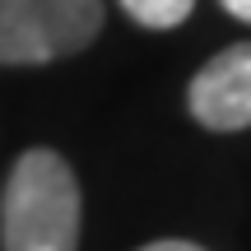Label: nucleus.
I'll use <instances>...</instances> for the list:
<instances>
[{"instance_id":"f257e3e1","label":"nucleus","mask_w":251,"mask_h":251,"mask_svg":"<svg viewBox=\"0 0 251 251\" xmlns=\"http://www.w3.org/2000/svg\"><path fill=\"white\" fill-rule=\"evenodd\" d=\"M5 251H75L79 247V186L56 149H28L14 163L0 200Z\"/></svg>"},{"instance_id":"f03ea898","label":"nucleus","mask_w":251,"mask_h":251,"mask_svg":"<svg viewBox=\"0 0 251 251\" xmlns=\"http://www.w3.org/2000/svg\"><path fill=\"white\" fill-rule=\"evenodd\" d=\"M102 0H0V65H42L98 37Z\"/></svg>"},{"instance_id":"7ed1b4c3","label":"nucleus","mask_w":251,"mask_h":251,"mask_svg":"<svg viewBox=\"0 0 251 251\" xmlns=\"http://www.w3.org/2000/svg\"><path fill=\"white\" fill-rule=\"evenodd\" d=\"M191 117L209 130H247L251 126V42L219 51L191 79Z\"/></svg>"},{"instance_id":"20e7f679","label":"nucleus","mask_w":251,"mask_h":251,"mask_svg":"<svg viewBox=\"0 0 251 251\" xmlns=\"http://www.w3.org/2000/svg\"><path fill=\"white\" fill-rule=\"evenodd\" d=\"M121 9L144 28H177L196 9V0H121Z\"/></svg>"},{"instance_id":"39448f33","label":"nucleus","mask_w":251,"mask_h":251,"mask_svg":"<svg viewBox=\"0 0 251 251\" xmlns=\"http://www.w3.org/2000/svg\"><path fill=\"white\" fill-rule=\"evenodd\" d=\"M140 251H205V247L181 242V237H168V242H149V247H140Z\"/></svg>"},{"instance_id":"423d86ee","label":"nucleus","mask_w":251,"mask_h":251,"mask_svg":"<svg viewBox=\"0 0 251 251\" xmlns=\"http://www.w3.org/2000/svg\"><path fill=\"white\" fill-rule=\"evenodd\" d=\"M219 5L228 9L233 19H242V24H251V0H219Z\"/></svg>"}]
</instances>
